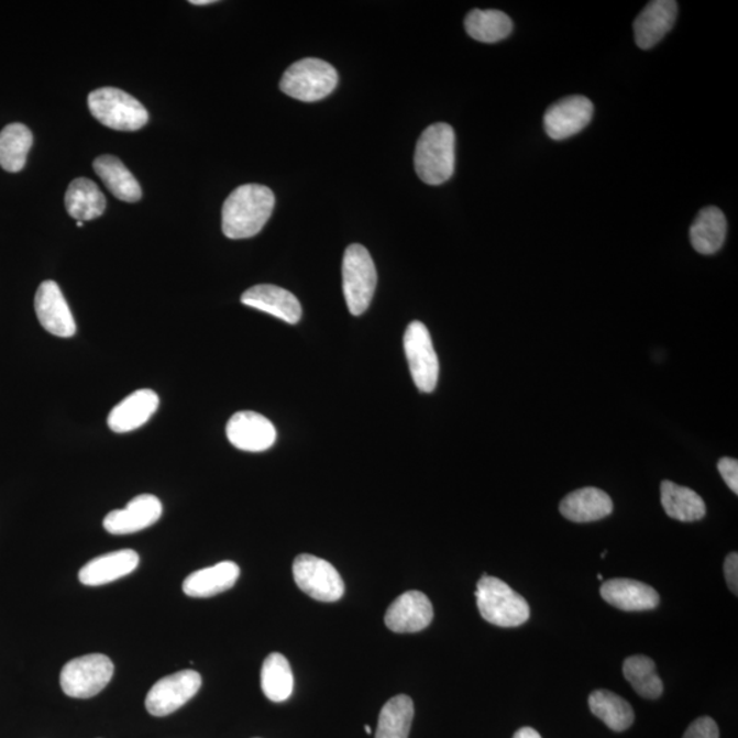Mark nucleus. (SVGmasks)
I'll use <instances>...</instances> for the list:
<instances>
[{"mask_svg": "<svg viewBox=\"0 0 738 738\" xmlns=\"http://www.w3.org/2000/svg\"><path fill=\"white\" fill-rule=\"evenodd\" d=\"M679 4L674 0H653L646 5L634 24L638 46L650 49L668 35L678 20Z\"/></svg>", "mask_w": 738, "mask_h": 738, "instance_id": "16", "label": "nucleus"}, {"mask_svg": "<svg viewBox=\"0 0 738 738\" xmlns=\"http://www.w3.org/2000/svg\"><path fill=\"white\" fill-rule=\"evenodd\" d=\"M661 503L669 517L683 522L702 520L707 511L701 495L669 481L661 484Z\"/></svg>", "mask_w": 738, "mask_h": 738, "instance_id": "26", "label": "nucleus"}, {"mask_svg": "<svg viewBox=\"0 0 738 738\" xmlns=\"http://www.w3.org/2000/svg\"><path fill=\"white\" fill-rule=\"evenodd\" d=\"M241 302L290 324H296L302 315L301 304L297 297L289 290L274 285L251 287L241 296Z\"/></svg>", "mask_w": 738, "mask_h": 738, "instance_id": "17", "label": "nucleus"}, {"mask_svg": "<svg viewBox=\"0 0 738 738\" xmlns=\"http://www.w3.org/2000/svg\"><path fill=\"white\" fill-rule=\"evenodd\" d=\"M365 734H367L368 736L372 735V729L370 728L368 725H365Z\"/></svg>", "mask_w": 738, "mask_h": 738, "instance_id": "38", "label": "nucleus"}, {"mask_svg": "<svg viewBox=\"0 0 738 738\" xmlns=\"http://www.w3.org/2000/svg\"><path fill=\"white\" fill-rule=\"evenodd\" d=\"M88 106L96 120L115 131H139L150 120L145 107L118 88L96 89L88 96Z\"/></svg>", "mask_w": 738, "mask_h": 738, "instance_id": "4", "label": "nucleus"}, {"mask_svg": "<svg viewBox=\"0 0 738 738\" xmlns=\"http://www.w3.org/2000/svg\"><path fill=\"white\" fill-rule=\"evenodd\" d=\"M598 580H601V582H602V580H603L602 574H598Z\"/></svg>", "mask_w": 738, "mask_h": 738, "instance_id": "40", "label": "nucleus"}, {"mask_svg": "<svg viewBox=\"0 0 738 738\" xmlns=\"http://www.w3.org/2000/svg\"><path fill=\"white\" fill-rule=\"evenodd\" d=\"M33 134L22 123H10L0 132V167L9 173H19L25 167L32 148Z\"/></svg>", "mask_w": 738, "mask_h": 738, "instance_id": "28", "label": "nucleus"}, {"mask_svg": "<svg viewBox=\"0 0 738 738\" xmlns=\"http://www.w3.org/2000/svg\"><path fill=\"white\" fill-rule=\"evenodd\" d=\"M613 500L605 492L595 487L580 488L562 499L561 515L573 522H593L610 516Z\"/></svg>", "mask_w": 738, "mask_h": 738, "instance_id": "22", "label": "nucleus"}, {"mask_svg": "<svg viewBox=\"0 0 738 738\" xmlns=\"http://www.w3.org/2000/svg\"><path fill=\"white\" fill-rule=\"evenodd\" d=\"M295 689V678L289 661L282 653L273 652L262 668V690L269 701L286 702Z\"/></svg>", "mask_w": 738, "mask_h": 738, "instance_id": "31", "label": "nucleus"}, {"mask_svg": "<svg viewBox=\"0 0 738 738\" xmlns=\"http://www.w3.org/2000/svg\"><path fill=\"white\" fill-rule=\"evenodd\" d=\"M513 738H542L537 730L532 728H522L517 730Z\"/></svg>", "mask_w": 738, "mask_h": 738, "instance_id": "36", "label": "nucleus"}, {"mask_svg": "<svg viewBox=\"0 0 738 738\" xmlns=\"http://www.w3.org/2000/svg\"><path fill=\"white\" fill-rule=\"evenodd\" d=\"M84 223L82 222H77V228H82Z\"/></svg>", "mask_w": 738, "mask_h": 738, "instance_id": "39", "label": "nucleus"}, {"mask_svg": "<svg viewBox=\"0 0 738 738\" xmlns=\"http://www.w3.org/2000/svg\"><path fill=\"white\" fill-rule=\"evenodd\" d=\"M433 607L426 594L408 591L388 606L386 627L396 634H416L432 623Z\"/></svg>", "mask_w": 738, "mask_h": 738, "instance_id": "14", "label": "nucleus"}, {"mask_svg": "<svg viewBox=\"0 0 738 738\" xmlns=\"http://www.w3.org/2000/svg\"><path fill=\"white\" fill-rule=\"evenodd\" d=\"M293 576L304 594L319 602H337L345 594L341 574L329 561L311 554L298 555L293 563Z\"/></svg>", "mask_w": 738, "mask_h": 738, "instance_id": "8", "label": "nucleus"}, {"mask_svg": "<svg viewBox=\"0 0 738 738\" xmlns=\"http://www.w3.org/2000/svg\"><path fill=\"white\" fill-rule=\"evenodd\" d=\"M726 231L728 222L724 212L717 207L704 208L697 213L690 230L692 246L701 255H714L723 247Z\"/></svg>", "mask_w": 738, "mask_h": 738, "instance_id": "23", "label": "nucleus"}, {"mask_svg": "<svg viewBox=\"0 0 738 738\" xmlns=\"http://www.w3.org/2000/svg\"><path fill=\"white\" fill-rule=\"evenodd\" d=\"M376 284L375 263L370 252L363 245L348 246L342 263V285L346 306L354 317L367 311Z\"/></svg>", "mask_w": 738, "mask_h": 738, "instance_id": "6", "label": "nucleus"}, {"mask_svg": "<svg viewBox=\"0 0 738 738\" xmlns=\"http://www.w3.org/2000/svg\"><path fill=\"white\" fill-rule=\"evenodd\" d=\"M163 506L155 495L143 494L133 498L126 508L112 510L106 516L103 527L111 535H131L154 526L159 520Z\"/></svg>", "mask_w": 738, "mask_h": 738, "instance_id": "15", "label": "nucleus"}, {"mask_svg": "<svg viewBox=\"0 0 738 738\" xmlns=\"http://www.w3.org/2000/svg\"><path fill=\"white\" fill-rule=\"evenodd\" d=\"M417 176L428 185H442L453 177L455 134L448 123H433L422 132L415 152Z\"/></svg>", "mask_w": 738, "mask_h": 738, "instance_id": "2", "label": "nucleus"}, {"mask_svg": "<svg viewBox=\"0 0 738 738\" xmlns=\"http://www.w3.org/2000/svg\"><path fill=\"white\" fill-rule=\"evenodd\" d=\"M227 433L230 443L242 452H266L277 441V430L273 422L252 410H242L231 416Z\"/></svg>", "mask_w": 738, "mask_h": 738, "instance_id": "11", "label": "nucleus"}, {"mask_svg": "<svg viewBox=\"0 0 738 738\" xmlns=\"http://www.w3.org/2000/svg\"><path fill=\"white\" fill-rule=\"evenodd\" d=\"M475 596L478 612L489 624L515 628L528 621L531 610L527 601L500 579L483 574Z\"/></svg>", "mask_w": 738, "mask_h": 738, "instance_id": "3", "label": "nucleus"}, {"mask_svg": "<svg viewBox=\"0 0 738 738\" xmlns=\"http://www.w3.org/2000/svg\"><path fill=\"white\" fill-rule=\"evenodd\" d=\"M95 173L104 183L107 189L122 201L136 202L141 199V186L133 174L115 156H99L93 162Z\"/></svg>", "mask_w": 738, "mask_h": 738, "instance_id": "25", "label": "nucleus"}, {"mask_svg": "<svg viewBox=\"0 0 738 738\" xmlns=\"http://www.w3.org/2000/svg\"><path fill=\"white\" fill-rule=\"evenodd\" d=\"M405 354L410 375L417 388L422 393L436 390L439 377V362L431 340L430 331L421 322L408 326L404 337Z\"/></svg>", "mask_w": 738, "mask_h": 738, "instance_id": "9", "label": "nucleus"}, {"mask_svg": "<svg viewBox=\"0 0 738 738\" xmlns=\"http://www.w3.org/2000/svg\"><path fill=\"white\" fill-rule=\"evenodd\" d=\"M338 86V73L326 60L306 58L293 64L282 77V92L290 98L312 103L329 96Z\"/></svg>", "mask_w": 738, "mask_h": 738, "instance_id": "5", "label": "nucleus"}, {"mask_svg": "<svg viewBox=\"0 0 738 738\" xmlns=\"http://www.w3.org/2000/svg\"><path fill=\"white\" fill-rule=\"evenodd\" d=\"M114 675V663L103 653L71 659L62 669L60 686L67 696L89 698L99 695Z\"/></svg>", "mask_w": 738, "mask_h": 738, "instance_id": "7", "label": "nucleus"}, {"mask_svg": "<svg viewBox=\"0 0 738 738\" xmlns=\"http://www.w3.org/2000/svg\"><path fill=\"white\" fill-rule=\"evenodd\" d=\"M275 196L267 186L242 185L231 191L222 208V230L230 240L251 239L272 218Z\"/></svg>", "mask_w": 738, "mask_h": 738, "instance_id": "1", "label": "nucleus"}, {"mask_svg": "<svg viewBox=\"0 0 738 738\" xmlns=\"http://www.w3.org/2000/svg\"><path fill=\"white\" fill-rule=\"evenodd\" d=\"M201 689V675L195 670H183V672L166 675L152 686L145 698V707L154 717H167Z\"/></svg>", "mask_w": 738, "mask_h": 738, "instance_id": "10", "label": "nucleus"}, {"mask_svg": "<svg viewBox=\"0 0 738 738\" xmlns=\"http://www.w3.org/2000/svg\"><path fill=\"white\" fill-rule=\"evenodd\" d=\"M465 31L477 42L497 43L510 35L513 22L503 11L476 9L466 15Z\"/></svg>", "mask_w": 738, "mask_h": 738, "instance_id": "30", "label": "nucleus"}, {"mask_svg": "<svg viewBox=\"0 0 738 738\" xmlns=\"http://www.w3.org/2000/svg\"><path fill=\"white\" fill-rule=\"evenodd\" d=\"M601 595L608 605L624 612L652 610L659 605L657 591L651 585L638 582V580H608L602 585Z\"/></svg>", "mask_w": 738, "mask_h": 738, "instance_id": "19", "label": "nucleus"}, {"mask_svg": "<svg viewBox=\"0 0 738 738\" xmlns=\"http://www.w3.org/2000/svg\"><path fill=\"white\" fill-rule=\"evenodd\" d=\"M139 563L140 557L134 550L112 551L84 565L78 579L88 587H99L128 576L136 571Z\"/></svg>", "mask_w": 738, "mask_h": 738, "instance_id": "20", "label": "nucleus"}, {"mask_svg": "<svg viewBox=\"0 0 738 738\" xmlns=\"http://www.w3.org/2000/svg\"><path fill=\"white\" fill-rule=\"evenodd\" d=\"M157 408H159V396L150 388H141L122 399L111 410L107 421L112 432H132L148 422Z\"/></svg>", "mask_w": 738, "mask_h": 738, "instance_id": "18", "label": "nucleus"}, {"mask_svg": "<svg viewBox=\"0 0 738 738\" xmlns=\"http://www.w3.org/2000/svg\"><path fill=\"white\" fill-rule=\"evenodd\" d=\"M591 712L614 731H624L635 723L632 706L621 696L610 691L599 690L588 698Z\"/></svg>", "mask_w": 738, "mask_h": 738, "instance_id": "27", "label": "nucleus"}, {"mask_svg": "<svg viewBox=\"0 0 738 738\" xmlns=\"http://www.w3.org/2000/svg\"><path fill=\"white\" fill-rule=\"evenodd\" d=\"M414 717L412 698L407 695L390 698L382 708L375 738H408Z\"/></svg>", "mask_w": 738, "mask_h": 738, "instance_id": "29", "label": "nucleus"}, {"mask_svg": "<svg viewBox=\"0 0 738 738\" xmlns=\"http://www.w3.org/2000/svg\"><path fill=\"white\" fill-rule=\"evenodd\" d=\"M240 577V566L235 562L224 561L189 574L183 584L184 593L190 598H211L224 593Z\"/></svg>", "mask_w": 738, "mask_h": 738, "instance_id": "21", "label": "nucleus"}, {"mask_svg": "<svg viewBox=\"0 0 738 738\" xmlns=\"http://www.w3.org/2000/svg\"><path fill=\"white\" fill-rule=\"evenodd\" d=\"M35 309L38 322L49 334L70 338L76 334V320L64 293L54 280H44L36 291Z\"/></svg>", "mask_w": 738, "mask_h": 738, "instance_id": "13", "label": "nucleus"}, {"mask_svg": "<svg viewBox=\"0 0 738 738\" xmlns=\"http://www.w3.org/2000/svg\"><path fill=\"white\" fill-rule=\"evenodd\" d=\"M65 206L71 218L84 223L103 216L106 197L91 179L77 178L67 188Z\"/></svg>", "mask_w": 738, "mask_h": 738, "instance_id": "24", "label": "nucleus"}, {"mask_svg": "<svg viewBox=\"0 0 738 738\" xmlns=\"http://www.w3.org/2000/svg\"><path fill=\"white\" fill-rule=\"evenodd\" d=\"M683 738H719L718 725L709 717L697 718L686 729Z\"/></svg>", "mask_w": 738, "mask_h": 738, "instance_id": "33", "label": "nucleus"}, {"mask_svg": "<svg viewBox=\"0 0 738 738\" xmlns=\"http://www.w3.org/2000/svg\"><path fill=\"white\" fill-rule=\"evenodd\" d=\"M593 115V101L585 96H569L546 111L544 131L553 140H565L587 128Z\"/></svg>", "mask_w": 738, "mask_h": 738, "instance_id": "12", "label": "nucleus"}, {"mask_svg": "<svg viewBox=\"0 0 738 738\" xmlns=\"http://www.w3.org/2000/svg\"><path fill=\"white\" fill-rule=\"evenodd\" d=\"M190 3L195 5H205L216 3V0H191Z\"/></svg>", "mask_w": 738, "mask_h": 738, "instance_id": "37", "label": "nucleus"}, {"mask_svg": "<svg viewBox=\"0 0 738 738\" xmlns=\"http://www.w3.org/2000/svg\"><path fill=\"white\" fill-rule=\"evenodd\" d=\"M624 678L634 686V690L641 697L653 698L661 697L663 693V683L659 679L656 669V662L645 656H634L625 659L623 667Z\"/></svg>", "mask_w": 738, "mask_h": 738, "instance_id": "32", "label": "nucleus"}, {"mask_svg": "<svg viewBox=\"0 0 738 738\" xmlns=\"http://www.w3.org/2000/svg\"><path fill=\"white\" fill-rule=\"evenodd\" d=\"M725 577L731 593L738 594V555L730 553L725 560Z\"/></svg>", "mask_w": 738, "mask_h": 738, "instance_id": "35", "label": "nucleus"}, {"mask_svg": "<svg viewBox=\"0 0 738 738\" xmlns=\"http://www.w3.org/2000/svg\"><path fill=\"white\" fill-rule=\"evenodd\" d=\"M718 471L723 476L728 487L736 495L738 494V461L735 459L724 458L718 462Z\"/></svg>", "mask_w": 738, "mask_h": 738, "instance_id": "34", "label": "nucleus"}]
</instances>
